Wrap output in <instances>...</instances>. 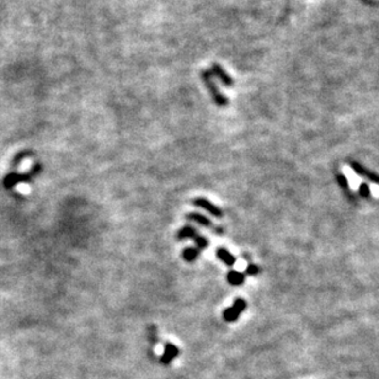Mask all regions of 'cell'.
Returning a JSON list of instances; mask_svg holds the SVG:
<instances>
[{"mask_svg":"<svg viewBox=\"0 0 379 379\" xmlns=\"http://www.w3.org/2000/svg\"><path fill=\"white\" fill-rule=\"evenodd\" d=\"M42 172V165L41 164H34L31 169H30L27 172H11L9 174L5 175V177L3 179V186L6 190H11L18 184H24V182H30L32 181V179L37 176Z\"/></svg>","mask_w":379,"mask_h":379,"instance_id":"1","label":"cell"},{"mask_svg":"<svg viewBox=\"0 0 379 379\" xmlns=\"http://www.w3.org/2000/svg\"><path fill=\"white\" fill-rule=\"evenodd\" d=\"M212 75H213V73L209 70H203L202 74H201L202 80L205 82V85L207 86L208 91H209V94H211L212 99H213V101L216 103V105L222 106V107H223V106H226L228 103H229V100H228V99H226L221 91H219V89L217 87L216 83L212 80Z\"/></svg>","mask_w":379,"mask_h":379,"instance_id":"2","label":"cell"},{"mask_svg":"<svg viewBox=\"0 0 379 379\" xmlns=\"http://www.w3.org/2000/svg\"><path fill=\"white\" fill-rule=\"evenodd\" d=\"M248 307V303L245 302L242 298H235L234 303H233V306L230 308H226L225 310L223 311V319L228 323H233V321L238 320L240 315L242 314V311L246 309Z\"/></svg>","mask_w":379,"mask_h":379,"instance_id":"3","label":"cell"},{"mask_svg":"<svg viewBox=\"0 0 379 379\" xmlns=\"http://www.w3.org/2000/svg\"><path fill=\"white\" fill-rule=\"evenodd\" d=\"M343 174H344V176L346 177V180H347L348 187L352 190L353 192H357V190H360V187H361V185L363 184L364 180L362 179L360 175L356 174L355 170H353V169L348 165L344 166Z\"/></svg>","mask_w":379,"mask_h":379,"instance_id":"4","label":"cell"},{"mask_svg":"<svg viewBox=\"0 0 379 379\" xmlns=\"http://www.w3.org/2000/svg\"><path fill=\"white\" fill-rule=\"evenodd\" d=\"M192 203L196 206V207H200L202 208V209H205V211H207L208 213L212 214V216L218 217V218H221V217L223 216V211H222L221 208L217 207L214 203L209 202L207 198H202V197L195 198V200L192 201Z\"/></svg>","mask_w":379,"mask_h":379,"instance_id":"5","label":"cell"},{"mask_svg":"<svg viewBox=\"0 0 379 379\" xmlns=\"http://www.w3.org/2000/svg\"><path fill=\"white\" fill-rule=\"evenodd\" d=\"M216 255H217V258H218L219 260L222 261V262L225 263L228 267L234 266L235 262H237V258H235V256L233 255V254H230L225 248H217Z\"/></svg>","mask_w":379,"mask_h":379,"instance_id":"6","label":"cell"},{"mask_svg":"<svg viewBox=\"0 0 379 379\" xmlns=\"http://www.w3.org/2000/svg\"><path fill=\"white\" fill-rule=\"evenodd\" d=\"M212 73H213L214 75H217L225 86H233V79L228 75V73H226V71L219 66V64L214 63L213 66H212Z\"/></svg>","mask_w":379,"mask_h":379,"instance_id":"7","label":"cell"},{"mask_svg":"<svg viewBox=\"0 0 379 379\" xmlns=\"http://www.w3.org/2000/svg\"><path fill=\"white\" fill-rule=\"evenodd\" d=\"M226 281H228L229 284H232V286H241L245 282V274L232 270V271H229L228 275H226Z\"/></svg>","mask_w":379,"mask_h":379,"instance_id":"8","label":"cell"},{"mask_svg":"<svg viewBox=\"0 0 379 379\" xmlns=\"http://www.w3.org/2000/svg\"><path fill=\"white\" fill-rule=\"evenodd\" d=\"M179 355V350L175 345L172 344H166L165 345V350H164V355L161 357V362L163 363H169L170 361L174 360L175 356Z\"/></svg>","mask_w":379,"mask_h":379,"instance_id":"9","label":"cell"},{"mask_svg":"<svg viewBox=\"0 0 379 379\" xmlns=\"http://www.w3.org/2000/svg\"><path fill=\"white\" fill-rule=\"evenodd\" d=\"M186 218L190 219V221L195 222V223L200 224V225L208 226V228H209V226H213L212 222L209 221L207 217L203 216V214H201V213H197V212H191V213L186 214Z\"/></svg>","mask_w":379,"mask_h":379,"instance_id":"10","label":"cell"},{"mask_svg":"<svg viewBox=\"0 0 379 379\" xmlns=\"http://www.w3.org/2000/svg\"><path fill=\"white\" fill-rule=\"evenodd\" d=\"M197 230L196 228L191 225H185L184 228L179 230L177 233V239L179 240H185V239H195L197 237Z\"/></svg>","mask_w":379,"mask_h":379,"instance_id":"11","label":"cell"},{"mask_svg":"<svg viewBox=\"0 0 379 379\" xmlns=\"http://www.w3.org/2000/svg\"><path fill=\"white\" fill-rule=\"evenodd\" d=\"M201 250L197 248H192V246H189V248H185L182 251L181 256L186 262H193L196 261V258L200 256Z\"/></svg>","mask_w":379,"mask_h":379,"instance_id":"12","label":"cell"},{"mask_svg":"<svg viewBox=\"0 0 379 379\" xmlns=\"http://www.w3.org/2000/svg\"><path fill=\"white\" fill-rule=\"evenodd\" d=\"M193 241L196 242V248L200 249V250H205L206 248H208V245H209V241H208L207 238L200 234L193 239Z\"/></svg>","mask_w":379,"mask_h":379,"instance_id":"13","label":"cell"},{"mask_svg":"<svg viewBox=\"0 0 379 379\" xmlns=\"http://www.w3.org/2000/svg\"><path fill=\"white\" fill-rule=\"evenodd\" d=\"M246 275H249V276H256L258 274H260V267L258 266V265H255V263H249L248 266H246Z\"/></svg>","mask_w":379,"mask_h":379,"instance_id":"14","label":"cell"}]
</instances>
